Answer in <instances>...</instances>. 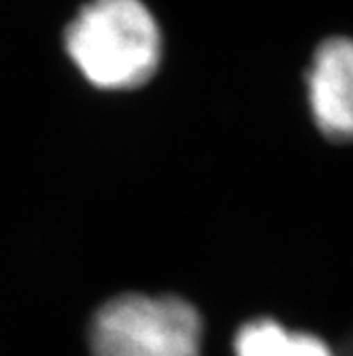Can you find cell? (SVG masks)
I'll return each mask as SVG.
<instances>
[{
    "label": "cell",
    "mask_w": 353,
    "mask_h": 356,
    "mask_svg": "<svg viewBox=\"0 0 353 356\" xmlns=\"http://www.w3.org/2000/svg\"><path fill=\"white\" fill-rule=\"evenodd\" d=\"M67 49L92 86L130 90L155 73L162 41L141 0H92L71 24Z\"/></svg>",
    "instance_id": "1"
},
{
    "label": "cell",
    "mask_w": 353,
    "mask_h": 356,
    "mask_svg": "<svg viewBox=\"0 0 353 356\" xmlns=\"http://www.w3.org/2000/svg\"><path fill=\"white\" fill-rule=\"evenodd\" d=\"M200 318L177 297L123 295L94 318V356H200Z\"/></svg>",
    "instance_id": "2"
},
{
    "label": "cell",
    "mask_w": 353,
    "mask_h": 356,
    "mask_svg": "<svg viewBox=\"0 0 353 356\" xmlns=\"http://www.w3.org/2000/svg\"><path fill=\"white\" fill-rule=\"evenodd\" d=\"M309 103L326 137L353 141V41L336 37L315 51L309 73Z\"/></svg>",
    "instance_id": "3"
},
{
    "label": "cell",
    "mask_w": 353,
    "mask_h": 356,
    "mask_svg": "<svg viewBox=\"0 0 353 356\" xmlns=\"http://www.w3.org/2000/svg\"><path fill=\"white\" fill-rule=\"evenodd\" d=\"M236 356H332L328 346L307 333H294L273 320H255L241 329Z\"/></svg>",
    "instance_id": "4"
}]
</instances>
